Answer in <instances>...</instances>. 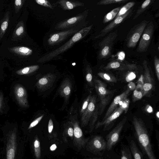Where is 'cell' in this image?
<instances>
[{"mask_svg": "<svg viewBox=\"0 0 159 159\" xmlns=\"http://www.w3.org/2000/svg\"><path fill=\"white\" fill-rule=\"evenodd\" d=\"M133 123L138 142L148 159H157L143 122L140 119L134 116L133 118Z\"/></svg>", "mask_w": 159, "mask_h": 159, "instance_id": "6da1fadb", "label": "cell"}, {"mask_svg": "<svg viewBox=\"0 0 159 159\" xmlns=\"http://www.w3.org/2000/svg\"><path fill=\"white\" fill-rule=\"evenodd\" d=\"M93 25L84 28L76 32L66 43L43 56L38 60L39 62H43L50 61L64 52L71 48L73 45L80 40L84 38L91 30Z\"/></svg>", "mask_w": 159, "mask_h": 159, "instance_id": "7a4b0ae2", "label": "cell"}, {"mask_svg": "<svg viewBox=\"0 0 159 159\" xmlns=\"http://www.w3.org/2000/svg\"><path fill=\"white\" fill-rule=\"evenodd\" d=\"M94 81L95 89L100 99L98 115H101L112 98L114 91L107 89L106 84L100 80L95 79Z\"/></svg>", "mask_w": 159, "mask_h": 159, "instance_id": "3957f363", "label": "cell"}, {"mask_svg": "<svg viewBox=\"0 0 159 159\" xmlns=\"http://www.w3.org/2000/svg\"><path fill=\"white\" fill-rule=\"evenodd\" d=\"M144 69V84L143 88V96L150 97L155 88L154 78L151 69L148 66V62L144 60L143 62Z\"/></svg>", "mask_w": 159, "mask_h": 159, "instance_id": "277c9868", "label": "cell"}, {"mask_svg": "<svg viewBox=\"0 0 159 159\" xmlns=\"http://www.w3.org/2000/svg\"><path fill=\"white\" fill-rule=\"evenodd\" d=\"M117 35L116 32H111L100 42L99 44L100 47L98 54L99 59L106 58L110 55L114 42Z\"/></svg>", "mask_w": 159, "mask_h": 159, "instance_id": "5b68a950", "label": "cell"}, {"mask_svg": "<svg viewBox=\"0 0 159 159\" xmlns=\"http://www.w3.org/2000/svg\"><path fill=\"white\" fill-rule=\"evenodd\" d=\"M106 141L102 137L96 135L89 139L86 144V148L90 152L98 155L102 154L106 149Z\"/></svg>", "mask_w": 159, "mask_h": 159, "instance_id": "8992f818", "label": "cell"}, {"mask_svg": "<svg viewBox=\"0 0 159 159\" xmlns=\"http://www.w3.org/2000/svg\"><path fill=\"white\" fill-rule=\"evenodd\" d=\"M127 120L125 117L107 136L106 149L108 151L111 150L113 146L117 143L120 137V133Z\"/></svg>", "mask_w": 159, "mask_h": 159, "instance_id": "52a82bcc", "label": "cell"}, {"mask_svg": "<svg viewBox=\"0 0 159 159\" xmlns=\"http://www.w3.org/2000/svg\"><path fill=\"white\" fill-rule=\"evenodd\" d=\"M154 30V25L152 21L149 22L141 35L137 51L139 52L146 51L149 47Z\"/></svg>", "mask_w": 159, "mask_h": 159, "instance_id": "ba28073f", "label": "cell"}, {"mask_svg": "<svg viewBox=\"0 0 159 159\" xmlns=\"http://www.w3.org/2000/svg\"><path fill=\"white\" fill-rule=\"evenodd\" d=\"M148 22L143 20L135 26L127 37V46L128 48H134L135 47Z\"/></svg>", "mask_w": 159, "mask_h": 159, "instance_id": "9c48e42d", "label": "cell"}, {"mask_svg": "<svg viewBox=\"0 0 159 159\" xmlns=\"http://www.w3.org/2000/svg\"><path fill=\"white\" fill-rule=\"evenodd\" d=\"M71 122L74 129L73 144L79 150L84 148L90 138H85L77 121L73 120Z\"/></svg>", "mask_w": 159, "mask_h": 159, "instance_id": "30bf717a", "label": "cell"}, {"mask_svg": "<svg viewBox=\"0 0 159 159\" xmlns=\"http://www.w3.org/2000/svg\"><path fill=\"white\" fill-rule=\"evenodd\" d=\"M77 30L71 29L68 30L56 33L51 35L48 39V42L50 45L57 44L68 38L69 36L76 33Z\"/></svg>", "mask_w": 159, "mask_h": 159, "instance_id": "8fae6325", "label": "cell"}, {"mask_svg": "<svg viewBox=\"0 0 159 159\" xmlns=\"http://www.w3.org/2000/svg\"><path fill=\"white\" fill-rule=\"evenodd\" d=\"M96 96L95 95L92 96L87 109L81 116L82 127H84L87 125L93 115L96 107Z\"/></svg>", "mask_w": 159, "mask_h": 159, "instance_id": "7c38bea8", "label": "cell"}, {"mask_svg": "<svg viewBox=\"0 0 159 159\" xmlns=\"http://www.w3.org/2000/svg\"><path fill=\"white\" fill-rule=\"evenodd\" d=\"M14 92L19 105L23 107H28L27 93L25 87L21 84H16L14 87Z\"/></svg>", "mask_w": 159, "mask_h": 159, "instance_id": "4fadbf2b", "label": "cell"}, {"mask_svg": "<svg viewBox=\"0 0 159 159\" xmlns=\"http://www.w3.org/2000/svg\"><path fill=\"white\" fill-rule=\"evenodd\" d=\"M132 10L133 9H130L125 14L116 18L114 20L104 28L101 31L100 34L96 36L95 38H98L106 35L108 32L120 24L128 17L132 12Z\"/></svg>", "mask_w": 159, "mask_h": 159, "instance_id": "5bb4252c", "label": "cell"}, {"mask_svg": "<svg viewBox=\"0 0 159 159\" xmlns=\"http://www.w3.org/2000/svg\"><path fill=\"white\" fill-rule=\"evenodd\" d=\"M123 110L117 107L113 112L104 120L97 122L95 126V129H97L102 126H103V130L105 131L107 129L108 127L112 123L117 119L123 113Z\"/></svg>", "mask_w": 159, "mask_h": 159, "instance_id": "9a60e30c", "label": "cell"}, {"mask_svg": "<svg viewBox=\"0 0 159 159\" xmlns=\"http://www.w3.org/2000/svg\"><path fill=\"white\" fill-rule=\"evenodd\" d=\"M137 68L135 64H124L121 61L115 60L109 62L106 66L102 67V69L106 70L111 69L120 70H133Z\"/></svg>", "mask_w": 159, "mask_h": 159, "instance_id": "2e32d148", "label": "cell"}, {"mask_svg": "<svg viewBox=\"0 0 159 159\" xmlns=\"http://www.w3.org/2000/svg\"><path fill=\"white\" fill-rule=\"evenodd\" d=\"M130 91L128 89L121 94L116 96L106 112L102 120H104L111 115L118 107L119 104L123 99L126 98Z\"/></svg>", "mask_w": 159, "mask_h": 159, "instance_id": "e0dca14e", "label": "cell"}, {"mask_svg": "<svg viewBox=\"0 0 159 159\" xmlns=\"http://www.w3.org/2000/svg\"><path fill=\"white\" fill-rule=\"evenodd\" d=\"M55 76L51 74H48L41 78L36 83L37 88L41 90H44L50 87L55 80Z\"/></svg>", "mask_w": 159, "mask_h": 159, "instance_id": "ac0fdd59", "label": "cell"}, {"mask_svg": "<svg viewBox=\"0 0 159 159\" xmlns=\"http://www.w3.org/2000/svg\"><path fill=\"white\" fill-rule=\"evenodd\" d=\"M26 34L25 25L23 20L18 22L13 31L11 37L12 41L21 40Z\"/></svg>", "mask_w": 159, "mask_h": 159, "instance_id": "d6986e66", "label": "cell"}, {"mask_svg": "<svg viewBox=\"0 0 159 159\" xmlns=\"http://www.w3.org/2000/svg\"><path fill=\"white\" fill-rule=\"evenodd\" d=\"M84 16L81 15L71 17L57 24L55 27L57 30L64 29L76 24L82 20Z\"/></svg>", "mask_w": 159, "mask_h": 159, "instance_id": "ffe728a7", "label": "cell"}, {"mask_svg": "<svg viewBox=\"0 0 159 159\" xmlns=\"http://www.w3.org/2000/svg\"><path fill=\"white\" fill-rule=\"evenodd\" d=\"M8 50L15 55L20 57H25L29 56L33 53L32 50L30 48L22 46H14L9 47Z\"/></svg>", "mask_w": 159, "mask_h": 159, "instance_id": "44dd1931", "label": "cell"}, {"mask_svg": "<svg viewBox=\"0 0 159 159\" xmlns=\"http://www.w3.org/2000/svg\"><path fill=\"white\" fill-rule=\"evenodd\" d=\"M71 84L70 80L66 79L61 84L59 92L61 96L64 98L66 101H67L70 95L71 90Z\"/></svg>", "mask_w": 159, "mask_h": 159, "instance_id": "7402d4cb", "label": "cell"}, {"mask_svg": "<svg viewBox=\"0 0 159 159\" xmlns=\"http://www.w3.org/2000/svg\"><path fill=\"white\" fill-rule=\"evenodd\" d=\"M60 5V6L64 10H70L75 7L83 6L84 3L78 1L61 0L56 3Z\"/></svg>", "mask_w": 159, "mask_h": 159, "instance_id": "603a6c76", "label": "cell"}, {"mask_svg": "<svg viewBox=\"0 0 159 159\" xmlns=\"http://www.w3.org/2000/svg\"><path fill=\"white\" fill-rule=\"evenodd\" d=\"M10 17V12L7 11L0 21V41L3 37L7 29Z\"/></svg>", "mask_w": 159, "mask_h": 159, "instance_id": "cb8c5ba5", "label": "cell"}, {"mask_svg": "<svg viewBox=\"0 0 159 159\" xmlns=\"http://www.w3.org/2000/svg\"><path fill=\"white\" fill-rule=\"evenodd\" d=\"M130 148L134 159H143L142 152L139 149L135 142L133 140L130 142Z\"/></svg>", "mask_w": 159, "mask_h": 159, "instance_id": "d4e9b609", "label": "cell"}, {"mask_svg": "<svg viewBox=\"0 0 159 159\" xmlns=\"http://www.w3.org/2000/svg\"><path fill=\"white\" fill-rule=\"evenodd\" d=\"M39 68V66L38 65L30 66L16 71V73L19 75L28 74L35 72Z\"/></svg>", "mask_w": 159, "mask_h": 159, "instance_id": "484cf974", "label": "cell"}, {"mask_svg": "<svg viewBox=\"0 0 159 159\" xmlns=\"http://www.w3.org/2000/svg\"><path fill=\"white\" fill-rule=\"evenodd\" d=\"M120 8V7L116 8L106 14L103 20V23H107L116 17Z\"/></svg>", "mask_w": 159, "mask_h": 159, "instance_id": "4316f807", "label": "cell"}, {"mask_svg": "<svg viewBox=\"0 0 159 159\" xmlns=\"http://www.w3.org/2000/svg\"><path fill=\"white\" fill-rule=\"evenodd\" d=\"M98 75L102 79L108 82L114 83L117 81L116 78L111 74L107 73L99 72Z\"/></svg>", "mask_w": 159, "mask_h": 159, "instance_id": "83f0119b", "label": "cell"}, {"mask_svg": "<svg viewBox=\"0 0 159 159\" xmlns=\"http://www.w3.org/2000/svg\"><path fill=\"white\" fill-rule=\"evenodd\" d=\"M152 1L151 0H146L144 1L138 9L133 19L134 20L137 18L142 13L145 11L150 5Z\"/></svg>", "mask_w": 159, "mask_h": 159, "instance_id": "f1b7e54d", "label": "cell"}, {"mask_svg": "<svg viewBox=\"0 0 159 159\" xmlns=\"http://www.w3.org/2000/svg\"><path fill=\"white\" fill-rule=\"evenodd\" d=\"M135 4V2H129L121 7L118 14L116 16V18L122 16L125 14Z\"/></svg>", "mask_w": 159, "mask_h": 159, "instance_id": "f546056e", "label": "cell"}, {"mask_svg": "<svg viewBox=\"0 0 159 159\" xmlns=\"http://www.w3.org/2000/svg\"><path fill=\"white\" fill-rule=\"evenodd\" d=\"M121 159H133L131 151L128 147L125 146L121 148Z\"/></svg>", "mask_w": 159, "mask_h": 159, "instance_id": "4dcf8cb0", "label": "cell"}, {"mask_svg": "<svg viewBox=\"0 0 159 159\" xmlns=\"http://www.w3.org/2000/svg\"><path fill=\"white\" fill-rule=\"evenodd\" d=\"M34 145L35 157L36 159H40L41 155V148L39 141L37 137L35 139Z\"/></svg>", "mask_w": 159, "mask_h": 159, "instance_id": "1f68e13d", "label": "cell"}, {"mask_svg": "<svg viewBox=\"0 0 159 159\" xmlns=\"http://www.w3.org/2000/svg\"><path fill=\"white\" fill-rule=\"evenodd\" d=\"M86 79L89 85L91 86H93V72L91 68L89 65H88L86 69Z\"/></svg>", "mask_w": 159, "mask_h": 159, "instance_id": "d6a6232c", "label": "cell"}, {"mask_svg": "<svg viewBox=\"0 0 159 159\" xmlns=\"http://www.w3.org/2000/svg\"><path fill=\"white\" fill-rule=\"evenodd\" d=\"M128 0H101L97 3L98 5H107L112 4L124 3Z\"/></svg>", "mask_w": 159, "mask_h": 159, "instance_id": "836d02e7", "label": "cell"}, {"mask_svg": "<svg viewBox=\"0 0 159 159\" xmlns=\"http://www.w3.org/2000/svg\"><path fill=\"white\" fill-rule=\"evenodd\" d=\"M129 102L128 98H125L120 101L118 107L124 111L125 113H126L129 109Z\"/></svg>", "mask_w": 159, "mask_h": 159, "instance_id": "e575fe53", "label": "cell"}, {"mask_svg": "<svg viewBox=\"0 0 159 159\" xmlns=\"http://www.w3.org/2000/svg\"><path fill=\"white\" fill-rule=\"evenodd\" d=\"M64 140L65 141L66 137L68 136L73 139L74 137V129L72 123L71 126H68L65 129L64 133Z\"/></svg>", "mask_w": 159, "mask_h": 159, "instance_id": "d590c367", "label": "cell"}, {"mask_svg": "<svg viewBox=\"0 0 159 159\" xmlns=\"http://www.w3.org/2000/svg\"><path fill=\"white\" fill-rule=\"evenodd\" d=\"M92 96L91 94H89L83 103L80 111L81 116H82L87 109Z\"/></svg>", "mask_w": 159, "mask_h": 159, "instance_id": "8d00e7d4", "label": "cell"}, {"mask_svg": "<svg viewBox=\"0 0 159 159\" xmlns=\"http://www.w3.org/2000/svg\"><path fill=\"white\" fill-rule=\"evenodd\" d=\"M98 115V108L96 107L95 112L92 116V120L90 125V132H92L94 128V124L96 122Z\"/></svg>", "mask_w": 159, "mask_h": 159, "instance_id": "74e56055", "label": "cell"}, {"mask_svg": "<svg viewBox=\"0 0 159 159\" xmlns=\"http://www.w3.org/2000/svg\"><path fill=\"white\" fill-rule=\"evenodd\" d=\"M25 1V0H16L14 1V6L16 13L19 12L23 7Z\"/></svg>", "mask_w": 159, "mask_h": 159, "instance_id": "f35d334b", "label": "cell"}, {"mask_svg": "<svg viewBox=\"0 0 159 159\" xmlns=\"http://www.w3.org/2000/svg\"><path fill=\"white\" fill-rule=\"evenodd\" d=\"M143 97V93L142 91L135 89L134 90L132 100L133 102H135L141 99Z\"/></svg>", "mask_w": 159, "mask_h": 159, "instance_id": "ab89813d", "label": "cell"}, {"mask_svg": "<svg viewBox=\"0 0 159 159\" xmlns=\"http://www.w3.org/2000/svg\"><path fill=\"white\" fill-rule=\"evenodd\" d=\"M143 75H142L140 76L137 81V86H136L135 89L138 90L139 89H140V91L143 92Z\"/></svg>", "mask_w": 159, "mask_h": 159, "instance_id": "60d3db41", "label": "cell"}, {"mask_svg": "<svg viewBox=\"0 0 159 159\" xmlns=\"http://www.w3.org/2000/svg\"><path fill=\"white\" fill-rule=\"evenodd\" d=\"M35 1L38 4L46 7L52 8V5L47 0H35Z\"/></svg>", "mask_w": 159, "mask_h": 159, "instance_id": "b9f144b4", "label": "cell"}, {"mask_svg": "<svg viewBox=\"0 0 159 159\" xmlns=\"http://www.w3.org/2000/svg\"><path fill=\"white\" fill-rule=\"evenodd\" d=\"M154 63L157 77L158 81L159 80V59L157 56L154 57Z\"/></svg>", "mask_w": 159, "mask_h": 159, "instance_id": "7bdbcfd3", "label": "cell"}, {"mask_svg": "<svg viewBox=\"0 0 159 159\" xmlns=\"http://www.w3.org/2000/svg\"><path fill=\"white\" fill-rule=\"evenodd\" d=\"M135 73L133 71H130L125 77V80L127 82H129L133 80L136 78Z\"/></svg>", "mask_w": 159, "mask_h": 159, "instance_id": "ee69618b", "label": "cell"}, {"mask_svg": "<svg viewBox=\"0 0 159 159\" xmlns=\"http://www.w3.org/2000/svg\"><path fill=\"white\" fill-rule=\"evenodd\" d=\"M43 116V115H42L33 121L30 125L28 129H30L36 125L42 119Z\"/></svg>", "mask_w": 159, "mask_h": 159, "instance_id": "f6af8a7d", "label": "cell"}, {"mask_svg": "<svg viewBox=\"0 0 159 159\" xmlns=\"http://www.w3.org/2000/svg\"><path fill=\"white\" fill-rule=\"evenodd\" d=\"M53 124L52 120L51 118H50L49 121L48 125V130L49 134V137L51 138V134L53 131Z\"/></svg>", "mask_w": 159, "mask_h": 159, "instance_id": "bcb514c9", "label": "cell"}, {"mask_svg": "<svg viewBox=\"0 0 159 159\" xmlns=\"http://www.w3.org/2000/svg\"><path fill=\"white\" fill-rule=\"evenodd\" d=\"M15 155V151L14 149L11 148L9 149L7 153V159H14Z\"/></svg>", "mask_w": 159, "mask_h": 159, "instance_id": "7dc6e473", "label": "cell"}, {"mask_svg": "<svg viewBox=\"0 0 159 159\" xmlns=\"http://www.w3.org/2000/svg\"><path fill=\"white\" fill-rule=\"evenodd\" d=\"M125 53L123 51H120L117 54L118 60L117 61H122L124 60L125 58Z\"/></svg>", "mask_w": 159, "mask_h": 159, "instance_id": "c3c4849f", "label": "cell"}, {"mask_svg": "<svg viewBox=\"0 0 159 159\" xmlns=\"http://www.w3.org/2000/svg\"><path fill=\"white\" fill-rule=\"evenodd\" d=\"M128 89L130 91L134 90L136 87V85L132 81L129 82L128 84Z\"/></svg>", "mask_w": 159, "mask_h": 159, "instance_id": "681fc988", "label": "cell"}, {"mask_svg": "<svg viewBox=\"0 0 159 159\" xmlns=\"http://www.w3.org/2000/svg\"><path fill=\"white\" fill-rule=\"evenodd\" d=\"M145 111L148 113H151L153 112V109L152 107L149 105H147L145 108Z\"/></svg>", "mask_w": 159, "mask_h": 159, "instance_id": "f907efd6", "label": "cell"}, {"mask_svg": "<svg viewBox=\"0 0 159 159\" xmlns=\"http://www.w3.org/2000/svg\"><path fill=\"white\" fill-rule=\"evenodd\" d=\"M3 98L2 93L0 92V110L2 106L3 102Z\"/></svg>", "mask_w": 159, "mask_h": 159, "instance_id": "816d5d0a", "label": "cell"}, {"mask_svg": "<svg viewBox=\"0 0 159 159\" xmlns=\"http://www.w3.org/2000/svg\"><path fill=\"white\" fill-rule=\"evenodd\" d=\"M156 139L157 140V146L158 148H159V135H158V134H156Z\"/></svg>", "mask_w": 159, "mask_h": 159, "instance_id": "f5cc1de1", "label": "cell"}, {"mask_svg": "<svg viewBox=\"0 0 159 159\" xmlns=\"http://www.w3.org/2000/svg\"><path fill=\"white\" fill-rule=\"evenodd\" d=\"M156 116L157 118L158 121L159 120V112L158 111H157V112L156 113Z\"/></svg>", "mask_w": 159, "mask_h": 159, "instance_id": "db71d44e", "label": "cell"}, {"mask_svg": "<svg viewBox=\"0 0 159 159\" xmlns=\"http://www.w3.org/2000/svg\"><path fill=\"white\" fill-rule=\"evenodd\" d=\"M56 146L55 145H52L51 147V150H53L56 148Z\"/></svg>", "mask_w": 159, "mask_h": 159, "instance_id": "11a10c76", "label": "cell"}, {"mask_svg": "<svg viewBox=\"0 0 159 159\" xmlns=\"http://www.w3.org/2000/svg\"><path fill=\"white\" fill-rule=\"evenodd\" d=\"M93 158V159H102L100 158H97V157Z\"/></svg>", "mask_w": 159, "mask_h": 159, "instance_id": "9f6ffc18", "label": "cell"}, {"mask_svg": "<svg viewBox=\"0 0 159 159\" xmlns=\"http://www.w3.org/2000/svg\"><path fill=\"white\" fill-rule=\"evenodd\" d=\"M86 159H93V158H86Z\"/></svg>", "mask_w": 159, "mask_h": 159, "instance_id": "6f0895ef", "label": "cell"}, {"mask_svg": "<svg viewBox=\"0 0 159 159\" xmlns=\"http://www.w3.org/2000/svg\"></svg>", "mask_w": 159, "mask_h": 159, "instance_id": "680465c9", "label": "cell"}]
</instances>
